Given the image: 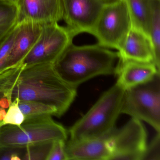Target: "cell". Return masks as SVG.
Wrapping results in <instances>:
<instances>
[{
	"label": "cell",
	"mask_w": 160,
	"mask_h": 160,
	"mask_svg": "<svg viewBox=\"0 0 160 160\" xmlns=\"http://www.w3.org/2000/svg\"><path fill=\"white\" fill-rule=\"evenodd\" d=\"M19 101L15 100L10 104L4 118L0 122V127L3 125H20L25 120V116L19 108Z\"/></svg>",
	"instance_id": "cell-19"
},
{
	"label": "cell",
	"mask_w": 160,
	"mask_h": 160,
	"mask_svg": "<svg viewBox=\"0 0 160 160\" xmlns=\"http://www.w3.org/2000/svg\"><path fill=\"white\" fill-rule=\"evenodd\" d=\"M25 148L0 149V160H23Z\"/></svg>",
	"instance_id": "cell-24"
},
{
	"label": "cell",
	"mask_w": 160,
	"mask_h": 160,
	"mask_svg": "<svg viewBox=\"0 0 160 160\" xmlns=\"http://www.w3.org/2000/svg\"><path fill=\"white\" fill-rule=\"evenodd\" d=\"M52 143L39 144L25 148L23 160H46Z\"/></svg>",
	"instance_id": "cell-20"
},
{
	"label": "cell",
	"mask_w": 160,
	"mask_h": 160,
	"mask_svg": "<svg viewBox=\"0 0 160 160\" xmlns=\"http://www.w3.org/2000/svg\"><path fill=\"white\" fill-rule=\"evenodd\" d=\"M121 114L146 122L156 132H160V73L125 90Z\"/></svg>",
	"instance_id": "cell-5"
},
{
	"label": "cell",
	"mask_w": 160,
	"mask_h": 160,
	"mask_svg": "<svg viewBox=\"0 0 160 160\" xmlns=\"http://www.w3.org/2000/svg\"><path fill=\"white\" fill-rule=\"evenodd\" d=\"M16 5L18 23L28 21L45 25L58 23L63 18L62 0H18Z\"/></svg>",
	"instance_id": "cell-10"
},
{
	"label": "cell",
	"mask_w": 160,
	"mask_h": 160,
	"mask_svg": "<svg viewBox=\"0 0 160 160\" xmlns=\"http://www.w3.org/2000/svg\"><path fill=\"white\" fill-rule=\"evenodd\" d=\"M132 21V26L148 35L156 0H125Z\"/></svg>",
	"instance_id": "cell-15"
},
{
	"label": "cell",
	"mask_w": 160,
	"mask_h": 160,
	"mask_svg": "<svg viewBox=\"0 0 160 160\" xmlns=\"http://www.w3.org/2000/svg\"><path fill=\"white\" fill-rule=\"evenodd\" d=\"M6 114V111L5 108L0 107V122L3 120Z\"/></svg>",
	"instance_id": "cell-26"
},
{
	"label": "cell",
	"mask_w": 160,
	"mask_h": 160,
	"mask_svg": "<svg viewBox=\"0 0 160 160\" xmlns=\"http://www.w3.org/2000/svg\"><path fill=\"white\" fill-rule=\"evenodd\" d=\"M5 1L12 2V3H15V4H16L18 2V0H5Z\"/></svg>",
	"instance_id": "cell-27"
},
{
	"label": "cell",
	"mask_w": 160,
	"mask_h": 160,
	"mask_svg": "<svg viewBox=\"0 0 160 160\" xmlns=\"http://www.w3.org/2000/svg\"><path fill=\"white\" fill-rule=\"evenodd\" d=\"M18 104L25 119L47 116L58 117V112L55 108L43 103L36 102H19Z\"/></svg>",
	"instance_id": "cell-18"
},
{
	"label": "cell",
	"mask_w": 160,
	"mask_h": 160,
	"mask_svg": "<svg viewBox=\"0 0 160 160\" xmlns=\"http://www.w3.org/2000/svg\"><path fill=\"white\" fill-rule=\"evenodd\" d=\"M18 11L15 3L0 0V41L4 39L18 23Z\"/></svg>",
	"instance_id": "cell-16"
},
{
	"label": "cell",
	"mask_w": 160,
	"mask_h": 160,
	"mask_svg": "<svg viewBox=\"0 0 160 160\" xmlns=\"http://www.w3.org/2000/svg\"><path fill=\"white\" fill-rule=\"evenodd\" d=\"M104 1L106 2H108L114 1H116V0H104Z\"/></svg>",
	"instance_id": "cell-28"
},
{
	"label": "cell",
	"mask_w": 160,
	"mask_h": 160,
	"mask_svg": "<svg viewBox=\"0 0 160 160\" xmlns=\"http://www.w3.org/2000/svg\"><path fill=\"white\" fill-rule=\"evenodd\" d=\"M75 36L58 23L45 24L35 44L20 63L25 65L54 63Z\"/></svg>",
	"instance_id": "cell-7"
},
{
	"label": "cell",
	"mask_w": 160,
	"mask_h": 160,
	"mask_svg": "<svg viewBox=\"0 0 160 160\" xmlns=\"http://www.w3.org/2000/svg\"><path fill=\"white\" fill-rule=\"evenodd\" d=\"M16 31V25L0 43V71L4 69L11 54Z\"/></svg>",
	"instance_id": "cell-21"
},
{
	"label": "cell",
	"mask_w": 160,
	"mask_h": 160,
	"mask_svg": "<svg viewBox=\"0 0 160 160\" xmlns=\"http://www.w3.org/2000/svg\"><path fill=\"white\" fill-rule=\"evenodd\" d=\"M132 27L125 0L106 2L92 30L98 44L118 50Z\"/></svg>",
	"instance_id": "cell-6"
},
{
	"label": "cell",
	"mask_w": 160,
	"mask_h": 160,
	"mask_svg": "<svg viewBox=\"0 0 160 160\" xmlns=\"http://www.w3.org/2000/svg\"><path fill=\"white\" fill-rule=\"evenodd\" d=\"M62 20L74 35L91 34L99 15L106 2L104 0H62Z\"/></svg>",
	"instance_id": "cell-9"
},
{
	"label": "cell",
	"mask_w": 160,
	"mask_h": 160,
	"mask_svg": "<svg viewBox=\"0 0 160 160\" xmlns=\"http://www.w3.org/2000/svg\"><path fill=\"white\" fill-rule=\"evenodd\" d=\"M125 89L116 83L104 92L93 106L69 130L70 141L104 135L114 130L121 108Z\"/></svg>",
	"instance_id": "cell-3"
},
{
	"label": "cell",
	"mask_w": 160,
	"mask_h": 160,
	"mask_svg": "<svg viewBox=\"0 0 160 160\" xmlns=\"http://www.w3.org/2000/svg\"><path fill=\"white\" fill-rule=\"evenodd\" d=\"M118 52L99 45H69L54 63L62 78L69 85L78 86L95 77L114 74Z\"/></svg>",
	"instance_id": "cell-2"
},
{
	"label": "cell",
	"mask_w": 160,
	"mask_h": 160,
	"mask_svg": "<svg viewBox=\"0 0 160 160\" xmlns=\"http://www.w3.org/2000/svg\"><path fill=\"white\" fill-rule=\"evenodd\" d=\"M115 128L100 137L78 141L69 140L65 144L67 160H110Z\"/></svg>",
	"instance_id": "cell-11"
},
{
	"label": "cell",
	"mask_w": 160,
	"mask_h": 160,
	"mask_svg": "<svg viewBox=\"0 0 160 160\" xmlns=\"http://www.w3.org/2000/svg\"><path fill=\"white\" fill-rule=\"evenodd\" d=\"M68 132L52 116L25 119L20 125L0 127V149L28 148L39 144L67 140Z\"/></svg>",
	"instance_id": "cell-4"
},
{
	"label": "cell",
	"mask_w": 160,
	"mask_h": 160,
	"mask_svg": "<svg viewBox=\"0 0 160 160\" xmlns=\"http://www.w3.org/2000/svg\"><path fill=\"white\" fill-rule=\"evenodd\" d=\"M43 26L28 21L17 24L16 33L12 48L4 69L14 66L22 62L38 40Z\"/></svg>",
	"instance_id": "cell-14"
},
{
	"label": "cell",
	"mask_w": 160,
	"mask_h": 160,
	"mask_svg": "<svg viewBox=\"0 0 160 160\" xmlns=\"http://www.w3.org/2000/svg\"><path fill=\"white\" fill-rule=\"evenodd\" d=\"M160 73L153 62H142L119 59L115 74L117 83L125 89L147 82L156 74Z\"/></svg>",
	"instance_id": "cell-13"
},
{
	"label": "cell",
	"mask_w": 160,
	"mask_h": 160,
	"mask_svg": "<svg viewBox=\"0 0 160 160\" xmlns=\"http://www.w3.org/2000/svg\"><path fill=\"white\" fill-rule=\"evenodd\" d=\"M148 35L154 53V63L160 71V0H156Z\"/></svg>",
	"instance_id": "cell-17"
},
{
	"label": "cell",
	"mask_w": 160,
	"mask_h": 160,
	"mask_svg": "<svg viewBox=\"0 0 160 160\" xmlns=\"http://www.w3.org/2000/svg\"><path fill=\"white\" fill-rule=\"evenodd\" d=\"M117 52L122 60L154 63L153 47L149 36L132 26Z\"/></svg>",
	"instance_id": "cell-12"
},
{
	"label": "cell",
	"mask_w": 160,
	"mask_h": 160,
	"mask_svg": "<svg viewBox=\"0 0 160 160\" xmlns=\"http://www.w3.org/2000/svg\"><path fill=\"white\" fill-rule=\"evenodd\" d=\"M66 140H58L52 143L46 160H67L65 152Z\"/></svg>",
	"instance_id": "cell-23"
},
{
	"label": "cell",
	"mask_w": 160,
	"mask_h": 160,
	"mask_svg": "<svg viewBox=\"0 0 160 160\" xmlns=\"http://www.w3.org/2000/svg\"><path fill=\"white\" fill-rule=\"evenodd\" d=\"M11 102L10 100L5 97H2L0 98V107L7 109L9 108Z\"/></svg>",
	"instance_id": "cell-25"
},
{
	"label": "cell",
	"mask_w": 160,
	"mask_h": 160,
	"mask_svg": "<svg viewBox=\"0 0 160 160\" xmlns=\"http://www.w3.org/2000/svg\"><path fill=\"white\" fill-rule=\"evenodd\" d=\"M3 39H2V40H3ZM2 41H0V43H1V42H2Z\"/></svg>",
	"instance_id": "cell-29"
},
{
	"label": "cell",
	"mask_w": 160,
	"mask_h": 160,
	"mask_svg": "<svg viewBox=\"0 0 160 160\" xmlns=\"http://www.w3.org/2000/svg\"><path fill=\"white\" fill-rule=\"evenodd\" d=\"M77 88L61 78L53 63H19L0 71V98L43 103L55 108L58 117L69 109Z\"/></svg>",
	"instance_id": "cell-1"
},
{
	"label": "cell",
	"mask_w": 160,
	"mask_h": 160,
	"mask_svg": "<svg viewBox=\"0 0 160 160\" xmlns=\"http://www.w3.org/2000/svg\"><path fill=\"white\" fill-rule=\"evenodd\" d=\"M147 145V133L141 121L132 118L124 126L115 128L110 160H142Z\"/></svg>",
	"instance_id": "cell-8"
},
{
	"label": "cell",
	"mask_w": 160,
	"mask_h": 160,
	"mask_svg": "<svg viewBox=\"0 0 160 160\" xmlns=\"http://www.w3.org/2000/svg\"><path fill=\"white\" fill-rule=\"evenodd\" d=\"M157 134L147 145L142 160H160V134Z\"/></svg>",
	"instance_id": "cell-22"
}]
</instances>
